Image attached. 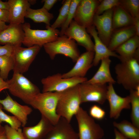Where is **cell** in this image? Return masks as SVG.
<instances>
[{"mask_svg":"<svg viewBox=\"0 0 139 139\" xmlns=\"http://www.w3.org/2000/svg\"><path fill=\"white\" fill-rule=\"evenodd\" d=\"M0 21L9 23V13L8 10L0 9Z\"/></svg>","mask_w":139,"mask_h":139,"instance_id":"38","label":"cell"},{"mask_svg":"<svg viewBox=\"0 0 139 139\" xmlns=\"http://www.w3.org/2000/svg\"><path fill=\"white\" fill-rule=\"evenodd\" d=\"M71 0H64L59 10V15L50 27L54 29L61 27L65 21L69 10Z\"/></svg>","mask_w":139,"mask_h":139,"instance_id":"30","label":"cell"},{"mask_svg":"<svg viewBox=\"0 0 139 139\" xmlns=\"http://www.w3.org/2000/svg\"><path fill=\"white\" fill-rule=\"evenodd\" d=\"M106 100L109 105V116L111 118L117 119L123 109L131 108L129 95L123 97L118 95L116 92L113 84L111 83H109L107 86Z\"/></svg>","mask_w":139,"mask_h":139,"instance_id":"13","label":"cell"},{"mask_svg":"<svg viewBox=\"0 0 139 139\" xmlns=\"http://www.w3.org/2000/svg\"><path fill=\"white\" fill-rule=\"evenodd\" d=\"M81 103L95 102L103 105L106 100L107 86L92 84L85 82L80 84Z\"/></svg>","mask_w":139,"mask_h":139,"instance_id":"11","label":"cell"},{"mask_svg":"<svg viewBox=\"0 0 139 139\" xmlns=\"http://www.w3.org/2000/svg\"><path fill=\"white\" fill-rule=\"evenodd\" d=\"M133 25L136 32V35L139 36V18L134 19Z\"/></svg>","mask_w":139,"mask_h":139,"instance_id":"42","label":"cell"},{"mask_svg":"<svg viewBox=\"0 0 139 139\" xmlns=\"http://www.w3.org/2000/svg\"><path fill=\"white\" fill-rule=\"evenodd\" d=\"M77 123L79 139H101L103 130L86 111L80 107L75 115Z\"/></svg>","mask_w":139,"mask_h":139,"instance_id":"7","label":"cell"},{"mask_svg":"<svg viewBox=\"0 0 139 139\" xmlns=\"http://www.w3.org/2000/svg\"><path fill=\"white\" fill-rule=\"evenodd\" d=\"M9 23L23 24L28 9L30 4L28 0H9Z\"/></svg>","mask_w":139,"mask_h":139,"instance_id":"21","label":"cell"},{"mask_svg":"<svg viewBox=\"0 0 139 139\" xmlns=\"http://www.w3.org/2000/svg\"><path fill=\"white\" fill-rule=\"evenodd\" d=\"M105 111L99 106L95 105L92 106L89 110V115L94 119H103L106 115Z\"/></svg>","mask_w":139,"mask_h":139,"instance_id":"36","label":"cell"},{"mask_svg":"<svg viewBox=\"0 0 139 139\" xmlns=\"http://www.w3.org/2000/svg\"><path fill=\"white\" fill-rule=\"evenodd\" d=\"M111 62L110 57L102 59L96 73L91 78L85 82L90 84L101 85L106 84L107 83L113 84H115L116 81L112 77L110 72Z\"/></svg>","mask_w":139,"mask_h":139,"instance_id":"22","label":"cell"},{"mask_svg":"<svg viewBox=\"0 0 139 139\" xmlns=\"http://www.w3.org/2000/svg\"><path fill=\"white\" fill-rule=\"evenodd\" d=\"M80 0H71L66 20L62 25L59 31V36L64 35V33L73 20L77 5Z\"/></svg>","mask_w":139,"mask_h":139,"instance_id":"32","label":"cell"},{"mask_svg":"<svg viewBox=\"0 0 139 139\" xmlns=\"http://www.w3.org/2000/svg\"><path fill=\"white\" fill-rule=\"evenodd\" d=\"M58 1L57 0H42V2L44 3V4L42 7L49 11Z\"/></svg>","mask_w":139,"mask_h":139,"instance_id":"39","label":"cell"},{"mask_svg":"<svg viewBox=\"0 0 139 139\" xmlns=\"http://www.w3.org/2000/svg\"><path fill=\"white\" fill-rule=\"evenodd\" d=\"M136 35L133 25L116 29L113 32L108 47L114 51L118 47Z\"/></svg>","mask_w":139,"mask_h":139,"instance_id":"24","label":"cell"},{"mask_svg":"<svg viewBox=\"0 0 139 139\" xmlns=\"http://www.w3.org/2000/svg\"><path fill=\"white\" fill-rule=\"evenodd\" d=\"M28 1L31 5V4H35L36 2V1L35 0H28Z\"/></svg>","mask_w":139,"mask_h":139,"instance_id":"46","label":"cell"},{"mask_svg":"<svg viewBox=\"0 0 139 139\" xmlns=\"http://www.w3.org/2000/svg\"><path fill=\"white\" fill-rule=\"evenodd\" d=\"M43 47L51 60L60 54L70 58L75 63L80 55L75 41L64 35L59 36L54 41L45 44Z\"/></svg>","mask_w":139,"mask_h":139,"instance_id":"5","label":"cell"},{"mask_svg":"<svg viewBox=\"0 0 139 139\" xmlns=\"http://www.w3.org/2000/svg\"><path fill=\"white\" fill-rule=\"evenodd\" d=\"M139 58L120 61L115 66L116 82L125 89L134 90L139 85Z\"/></svg>","mask_w":139,"mask_h":139,"instance_id":"1","label":"cell"},{"mask_svg":"<svg viewBox=\"0 0 139 139\" xmlns=\"http://www.w3.org/2000/svg\"><path fill=\"white\" fill-rule=\"evenodd\" d=\"M41 48L36 45L27 48L15 47L12 56L14 63L13 72L23 74L27 72Z\"/></svg>","mask_w":139,"mask_h":139,"instance_id":"9","label":"cell"},{"mask_svg":"<svg viewBox=\"0 0 139 139\" xmlns=\"http://www.w3.org/2000/svg\"><path fill=\"white\" fill-rule=\"evenodd\" d=\"M8 85L6 81H5L0 76V92L3 90L8 89Z\"/></svg>","mask_w":139,"mask_h":139,"instance_id":"40","label":"cell"},{"mask_svg":"<svg viewBox=\"0 0 139 139\" xmlns=\"http://www.w3.org/2000/svg\"><path fill=\"white\" fill-rule=\"evenodd\" d=\"M22 25L10 23L7 27L0 33V44H9L14 47L21 46L24 37Z\"/></svg>","mask_w":139,"mask_h":139,"instance_id":"17","label":"cell"},{"mask_svg":"<svg viewBox=\"0 0 139 139\" xmlns=\"http://www.w3.org/2000/svg\"><path fill=\"white\" fill-rule=\"evenodd\" d=\"M115 137L114 139H128L118 131L116 128L114 129Z\"/></svg>","mask_w":139,"mask_h":139,"instance_id":"43","label":"cell"},{"mask_svg":"<svg viewBox=\"0 0 139 139\" xmlns=\"http://www.w3.org/2000/svg\"><path fill=\"white\" fill-rule=\"evenodd\" d=\"M22 26L24 33L22 44L27 47L36 45L41 48L45 44L55 41L59 36L60 31L50 26L46 25L45 30L32 29L29 23Z\"/></svg>","mask_w":139,"mask_h":139,"instance_id":"6","label":"cell"},{"mask_svg":"<svg viewBox=\"0 0 139 139\" xmlns=\"http://www.w3.org/2000/svg\"><path fill=\"white\" fill-rule=\"evenodd\" d=\"M53 14L43 7L34 9L30 7L27 10L25 18L30 19L36 23H44L46 25L50 26V22L54 18Z\"/></svg>","mask_w":139,"mask_h":139,"instance_id":"26","label":"cell"},{"mask_svg":"<svg viewBox=\"0 0 139 139\" xmlns=\"http://www.w3.org/2000/svg\"><path fill=\"white\" fill-rule=\"evenodd\" d=\"M9 5L7 2H4L0 0V9L8 10Z\"/></svg>","mask_w":139,"mask_h":139,"instance_id":"44","label":"cell"},{"mask_svg":"<svg viewBox=\"0 0 139 139\" xmlns=\"http://www.w3.org/2000/svg\"><path fill=\"white\" fill-rule=\"evenodd\" d=\"M114 126L127 139H139V128L132 123L124 120L120 122H113Z\"/></svg>","mask_w":139,"mask_h":139,"instance_id":"27","label":"cell"},{"mask_svg":"<svg viewBox=\"0 0 139 139\" xmlns=\"http://www.w3.org/2000/svg\"><path fill=\"white\" fill-rule=\"evenodd\" d=\"M2 105L0 103V124L5 122L13 128L17 129L20 128L21 124L15 117L7 115L3 110Z\"/></svg>","mask_w":139,"mask_h":139,"instance_id":"33","label":"cell"},{"mask_svg":"<svg viewBox=\"0 0 139 139\" xmlns=\"http://www.w3.org/2000/svg\"><path fill=\"white\" fill-rule=\"evenodd\" d=\"M62 92H40L34 97L29 105L39 110L41 116L54 125L60 117L57 113L56 108Z\"/></svg>","mask_w":139,"mask_h":139,"instance_id":"2","label":"cell"},{"mask_svg":"<svg viewBox=\"0 0 139 139\" xmlns=\"http://www.w3.org/2000/svg\"><path fill=\"white\" fill-rule=\"evenodd\" d=\"M4 126L8 139H25L22 130L20 128L15 129L11 127L8 124L5 125Z\"/></svg>","mask_w":139,"mask_h":139,"instance_id":"35","label":"cell"},{"mask_svg":"<svg viewBox=\"0 0 139 139\" xmlns=\"http://www.w3.org/2000/svg\"><path fill=\"white\" fill-rule=\"evenodd\" d=\"M113 12L112 8L100 15L95 14L93 19V25L97 30L99 37L107 47L114 31Z\"/></svg>","mask_w":139,"mask_h":139,"instance_id":"12","label":"cell"},{"mask_svg":"<svg viewBox=\"0 0 139 139\" xmlns=\"http://www.w3.org/2000/svg\"><path fill=\"white\" fill-rule=\"evenodd\" d=\"M120 61L139 57V36L136 35L118 47L115 50Z\"/></svg>","mask_w":139,"mask_h":139,"instance_id":"23","label":"cell"},{"mask_svg":"<svg viewBox=\"0 0 139 139\" xmlns=\"http://www.w3.org/2000/svg\"><path fill=\"white\" fill-rule=\"evenodd\" d=\"M86 31L92 36L94 40V53L93 61V65L97 66L103 59L110 56L118 59L119 56L115 52L110 50L99 37L95 27L93 25L86 29Z\"/></svg>","mask_w":139,"mask_h":139,"instance_id":"18","label":"cell"},{"mask_svg":"<svg viewBox=\"0 0 139 139\" xmlns=\"http://www.w3.org/2000/svg\"><path fill=\"white\" fill-rule=\"evenodd\" d=\"M112 25L114 31L133 25L134 20L128 13L120 5L113 8Z\"/></svg>","mask_w":139,"mask_h":139,"instance_id":"25","label":"cell"},{"mask_svg":"<svg viewBox=\"0 0 139 139\" xmlns=\"http://www.w3.org/2000/svg\"><path fill=\"white\" fill-rule=\"evenodd\" d=\"M119 5L128 13L133 20L139 18V0H120Z\"/></svg>","mask_w":139,"mask_h":139,"instance_id":"31","label":"cell"},{"mask_svg":"<svg viewBox=\"0 0 139 139\" xmlns=\"http://www.w3.org/2000/svg\"><path fill=\"white\" fill-rule=\"evenodd\" d=\"M94 53L86 51L80 55L73 67L70 71L62 74L63 77H84L89 69L93 65Z\"/></svg>","mask_w":139,"mask_h":139,"instance_id":"16","label":"cell"},{"mask_svg":"<svg viewBox=\"0 0 139 139\" xmlns=\"http://www.w3.org/2000/svg\"><path fill=\"white\" fill-rule=\"evenodd\" d=\"M45 139H79L78 133L64 118L60 117Z\"/></svg>","mask_w":139,"mask_h":139,"instance_id":"19","label":"cell"},{"mask_svg":"<svg viewBox=\"0 0 139 139\" xmlns=\"http://www.w3.org/2000/svg\"><path fill=\"white\" fill-rule=\"evenodd\" d=\"M100 0H80L76 8L73 20L86 29L93 25V21Z\"/></svg>","mask_w":139,"mask_h":139,"instance_id":"10","label":"cell"},{"mask_svg":"<svg viewBox=\"0 0 139 139\" xmlns=\"http://www.w3.org/2000/svg\"><path fill=\"white\" fill-rule=\"evenodd\" d=\"M119 0H100L95 13V15H100L105 11L113 8L119 5Z\"/></svg>","mask_w":139,"mask_h":139,"instance_id":"34","label":"cell"},{"mask_svg":"<svg viewBox=\"0 0 139 139\" xmlns=\"http://www.w3.org/2000/svg\"><path fill=\"white\" fill-rule=\"evenodd\" d=\"M130 91L131 105V119L132 123L139 128V95L135 90Z\"/></svg>","mask_w":139,"mask_h":139,"instance_id":"28","label":"cell"},{"mask_svg":"<svg viewBox=\"0 0 139 139\" xmlns=\"http://www.w3.org/2000/svg\"><path fill=\"white\" fill-rule=\"evenodd\" d=\"M64 35L74 40L78 45L84 47L87 51H94V43L86 29L78 24L73 20Z\"/></svg>","mask_w":139,"mask_h":139,"instance_id":"14","label":"cell"},{"mask_svg":"<svg viewBox=\"0 0 139 139\" xmlns=\"http://www.w3.org/2000/svg\"><path fill=\"white\" fill-rule=\"evenodd\" d=\"M53 126L47 119L41 116L35 125L23 127L22 132L25 139H45Z\"/></svg>","mask_w":139,"mask_h":139,"instance_id":"20","label":"cell"},{"mask_svg":"<svg viewBox=\"0 0 139 139\" xmlns=\"http://www.w3.org/2000/svg\"><path fill=\"white\" fill-rule=\"evenodd\" d=\"M80 84L62 92L58 102L57 114L69 122L78 111L81 103Z\"/></svg>","mask_w":139,"mask_h":139,"instance_id":"3","label":"cell"},{"mask_svg":"<svg viewBox=\"0 0 139 139\" xmlns=\"http://www.w3.org/2000/svg\"><path fill=\"white\" fill-rule=\"evenodd\" d=\"M15 47L9 44L0 46V56L4 55L12 56Z\"/></svg>","mask_w":139,"mask_h":139,"instance_id":"37","label":"cell"},{"mask_svg":"<svg viewBox=\"0 0 139 139\" xmlns=\"http://www.w3.org/2000/svg\"><path fill=\"white\" fill-rule=\"evenodd\" d=\"M8 27L6 23L0 21V33L5 29Z\"/></svg>","mask_w":139,"mask_h":139,"instance_id":"45","label":"cell"},{"mask_svg":"<svg viewBox=\"0 0 139 139\" xmlns=\"http://www.w3.org/2000/svg\"><path fill=\"white\" fill-rule=\"evenodd\" d=\"M6 81L10 93L27 104L40 92L37 86L21 73L13 72L11 78Z\"/></svg>","mask_w":139,"mask_h":139,"instance_id":"4","label":"cell"},{"mask_svg":"<svg viewBox=\"0 0 139 139\" xmlns=\"http://www.w3.org/2000/svg\"><path fill=\"white\" fill-rule=\"evenodd\" d=\"M14 61L12 56H0V76L4 80L7 79L10 72L13 69Z\"/></svg>","mask_w":139,"mask_h":139,"instance_id":"29","label":"cell"},{"mask_svg":"<svg viewBox=\"0 0 139 139\" xmlns=\"http://www.w3.org/2000/svg\"><path fill=\"white\" fill-rule=\"evenodd\" d=\"M0 103L3 109L12 114L20 121L22 126L25 127L28 117L32 111L31 107L20 104L8 94L4 99H0Z\"/></svg>","mask_w":139,"mask_h":139,"instance_id":"15","label":"cell"},{"mask_svg":"<svg viewBox=\"0 0 139 139\" xmlns=\"http://www.w3.org/2000/svg\"><path fill=\"white\" fill-rule=\"evenodd\" d=\"M0 139H8L6 135L4 126L0 124Z\"/></svg>","mask_w":139,"mask_h":139,"instance_id":"41","label":"cell"},{"mask_svg":"<svg viewBox=\"0 0 139 139\" xmlns=\"http://www.w3.org/2000/svg\"><path fill=\"white\" fill-rule=\"evenodd\" d=\"M87 80L85 77L65 78L62 77L61 74L56 73L41 80L42 92H62Z\"/></svg>","mask_w":139,"mask_h":139,"instance_id":"8","label":"cell"}]
</instances>
